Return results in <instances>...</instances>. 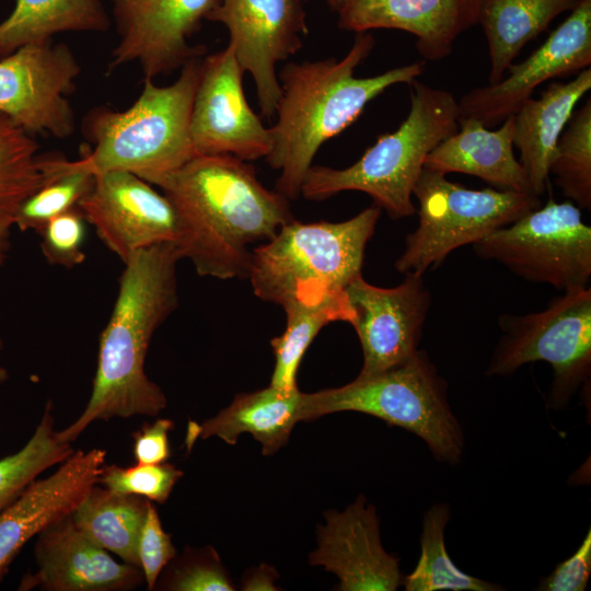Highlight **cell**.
<instances>
[{"label":"cell","instance_id":"obj_1","mask_svg":"<svg viewBox=\"0 0 591 591\" xmlns=\"http://www.w3.org/2000/svg\"><path fill=\"white\" fill-rule=\"evenodd\" d=\"M148 183L161 188L179 221L176 243L202 277L247 278L250 245L293 218L289 199L265 187L253 165L227 154H197Z\"/></svg>","mask_w":591,"mask_h":591},{"label":"cell","instance_id":"obj_2","mask_svg":"<svg viewBox=\"0 0 591 591\" xmlns=\"http://www.w3.org/2000/svg\"><path fill=\"white\" fill-rule=\"evenodd\" d=\"M176 244L139 250L125 262L109 320L100 335L91 396L81 415L58 430L72 443L96 420L157 416L166 407L161 387L144 370L155 331L178 305Z\"/></svg>","mask_w":591,"mask_h":591},{"label":"cell","instance_id":"obj_3","mask_svg":"<svg viewBox=\"0 0 591 591\" xmlns=\"http://www.w3.org/2000/svg\"><path fill=\"white\" fill-rule=\"evenodd\" d=\"M374 45L371 33H357L340 60L289 62L280 70L281 96L277 121L270 127L273 147L265 159L280 172L275 189L289 200L300 196L303 178L323 143L356 121L386 89L409 84L422 74L424 62H414L372 77H355Z\"/></svg>","mask_w":591,"mask_h":591},{"label":"cell","instance_id":"obj_4","mask_svg":"<svg viewBox=\"0 0 591 591\" xmlns=\"http://www.w3.org/2000/svg\"><path fill=\"white\" fill-rule=\"evenodd\" d=\"M202 57L187 61L170 85L143 79L140 95L126 111L91 109L82 131L92 147L83 148L78 163L92 174L126 171L149 182L197 155L190 117Z\"/></svg>","mask_w":591,"mask_h":591},{"label":"cell","instance_id":"obj_5","mask_svg":"<svg viewBox=\"0 0 591 591\" xmlns=\"http://www.w3.org/2000/svg\"><path fill=\"white\" fill-rule=\"evenodd\" d=\"M410 108L396 130L381 135L361 158L345 169L312 165L300 196L321 201L346 190L368 194L392 219L415 215L412 197L427 155L457 130L459 102L452 93L417 80Z\"/></svg>","mask_w":591,"mask_h":591},{"label":"cell","instance_id":"obj_6","mask_svg":"<svg viewBox=\"0 0 591 591\" xmlns=\"http://www.w3.org/2000/svg\"><path fill=\"white\" fill-rule=\"evenodd\" d=\"M381 209L374 204L341 222L292 219L252 250L247 278L254 294L280 305H313L341 296L361 275Z\"/></svg>","mask_w":591,"mask_h":591},{"label":"cell","instance_id":"obj_7","mask_svg":"<svg viewBox=\"0 0 591 591\" xmlns=\"http://www.w3.org/2000/svg\"><path fill=\"white\" fill-rule=\"evenodd\" d=\"M357 412L401 427L422 439L437 461L455 465L464 432L448 399V383L426 351L374 374L314 393H303L302 421Z\"/></svg>","mask_w":591,"mask_h":591},{"label":"cell","instance_id":"obj_8","mask_svg":"<svg viewBox=\"0 0 591 591\" xmlns=\"http://www.w3.org/2000/svg\"><path fill=\"white\" fill-rule=\"evenodd\" d=\"M413 196L418 225L406 236L395 262L401 274L424 275L454 250L474 244L542 205L538 196L512 190L471 189L445 174L424 167Z\"/></svg>","mask_w":591,"mask_h":591},{"label":"cell","instance_id":"obj_9","mask_svg":"<svg viewBox=\"0 0 591 591\" xmlns=\"http://www.w3.org/2000/svg\"><path fill=\"white\" fill-rule=\"evenodd\" d=\"M502 335L486 373L509 376L522 366L553 368L548 403L564 407L591 374V289L563 291L538 312L499 317Z\"/></svg>","mask_w":591,"mask_h":591},{"label":"cell","instance_id":"obj_10","mask_svg":"<svg viewBox=\"0 0 591 591\" xmlns=\"http://www.w3.org/2000/svg\"><path fill=\"white\" fill-rule=\"evenodd\" d=\"M476 254L514 275L560 291L589 287L591 228L572 201L549 198L473 244Z\"/></svg>","mask_w":591,"mask_h":591},{"label":"cell","instance_id":"obj_11","mask_svg":"<svg viewBox=\"0 0 591 591\" xmlns=\"http://www.w3.org/2000/svg\"><path fill=\"white\" fill-rule=\"evenodd\" d=\"M80 71L66 44L19 48L0 58V113L31 135L71 136L76 123L68 96Z\"/></svg>","mask_w":591,"mask_h":591},{"label":"cell","instance_id":"obj_12","mask_svg":"<svg viewBox=\"0 0 591 591\" xmlns=\"http://www.w3.org/2000/svg\"><path fill=\"white\" fill-rule=\"evenodd\" d=\"M207 20L228 28V45L254 80L263 116H275L281 96L277 63L299 51L308 33L303 1L218 0Z\"/></svg>","mask_w":591,"mask_h":591},{"label":"cell","instance_id":"obj_13","mask_svg":"<svg viewBox=\"0 0 591 591\" xmlns=\"http://www.w3.org/2000/svg\"><path fill=\"white\" fill-rule=\"evenodd\" d=\"M244 70L233 48L202 57L190 117L196 154H227L246 162L266 158L273 147L270 128L250 107Z\"/></svg>","mask_w":591,"mask_h":591},{"label":"cell","instance_id":"obj_14","mask_svg":"<svg viewBox=\"0 0 591 591\" xmlns=\"http://www.w3.org/2000/svg\"><path fill=\"white\" fill-rule=\"evenodd\" d=\"M591 65V0H579L565 21L526 59L512 63L499 82L479 86L459 102L461 117L493 127L513 115L544 82Z\"/></svg>","mask_w":591,"mask_h":591},{"label":"cell","instance_id":"obj_15","mask_svg":"<svg viewBox=\"0 0 591 591\" xmlns=\"http://www.w3.org/2000/svg\"><path fill=\"white\" fill-rule=\"evenodd\" d=\"M218 0H118L113 16L119 42L108 69L137 61L143 79L154 80L204 56L205 46H190L189 37Z\"/></svg>","mask_w":591,"mask_h":591},{"label":"cell","instance_id":"obj_16","mask_svg":"<svg viewBox=\"0 0 591 591\" xmlns=\"http://www.w3.org/2000/svg\"><path fill=\"white\" fill-rule=\"evenodd\" d=\"M78 209L123 263L139 250L176 244L179 237L178 216L171 200L130 172L94 174L93 186Z\"/></svg>","mask_w":591,"mask_h":591},{"label":"cell","instance_id":"obj_17","mask_svg":"<svg viewBox=\"0 0 591 591\" xmlns=\"http://www.w3.org/2000/svg\"><path fill=\"white\" fill-rule=\"evenodd\" d=\"M354 311L351 326L361 344L359 374L384 371L412 357L419 348L431 304L422 275L406 274L392 288L374 286L362 274L346 287Z\"/></svg>","mask_w":591,"mask_h":591},{"label":"cell","instance_id":"obj_18","mask_svg":"<svg viewBox=\"0 0 591 591\" xmlns=\"http://www.w3.org/2000/svg\"><path fill=\"white\" fill-rule=\"evenodd\" d=\"M310 564L334 572L340 591H394L403 583L399 559L381 542L376 510L363 496L343 512L327 511Z\"/></svg>","mask_w":591,"mask_h":591},{"label":"cell","instance_id":"obj_19","mask_svg":"<svg viewBox=\"0 0 591 591\" xmlns=\"http://www.w3.org/2000/svg\"><path fill=\"white\" fill-rule=\"evenodd\" d=\"M34 555L36 569L22 577L20 591H126L144 581L139 567L115 560L76 526L71 514L37 535Z\"/></svg>","mask_w":591,"mask_h":591},{"label":"cell","instance_id":"obj_20","mask_svg":"<svg viewBox=\"0 0 591 591\" xmlns=\"http://www.w3.org/2000/svg\"><path fill=\"white\" fill-rule=\"evenodd\" d=\"M106 451L74 450L51 475L36 479L0 512V581L23 546L71 514L99 482Z\"/></svg>","mask_w":591,"mask_h":591},{"label":"cell","instance_id":"obj_21","mask_svg":"<svg viewBox=\"0 0 591 591\" xmlns=\"http://www.w3.org/2000/svg\"><path fill=\"white\" fill-rule=\"evenodd\" d=\"M479 0H343L338 27L356 33L398 30L416 37L425 60L447 58L457 37L477 24Z\"/></svg>","mask_w":591,"mask_h":591},{"label":"cell","instance_id":"obj_22","mask_svg":"<svg viewBox=\"0 0 591 591\" xmlns=\"http://www.w3.org/2000/svg\"><path fill=\"white\" fill-rule=\"evenodd\" d=\"M457 124V130L427 155L424 167L445 175H474L499 189L533 194L513 152V115L495 130L472 117L460 116Z\"/></svg>","mask_w":591,"mask_h":591},{"label":"cell","instance_id":"obj_23","mask_svg":"<svg viewBox=\"0 0 591 591\" xmlns=\"http://www.w3.org/2000/svg\"><path fill=\"white\" fill-rule=\"evenodd\" d=\"M591 89V68L568 82H553L513 114V147L535 196L545 193L557 141L580 99Z\"/></svg>","mask_w":591,"mask_h":591},{"label":"cell","instance_id":"obj_24","mask_svg":"<svg viewBox=\"0 0 591 591\" xmlns=\"http://www.w3.org/2000/svg\"><path fill=\"white\" fill-rule=\"evenodd\" d=\"M303 393L273 385L237 394L232 403L201 425L188 428L187 444L197 438L218 437L234 445L242 433H251L262 444L264 455L286 445L294 425L302 421Z\"/></svg>","mask_w":591,"mask_h":591},{"label":"cell","instance_id":"obj_25","mask_svg":"<svg viewBox=\"0 0 591 591\" xmlns=\"http://www.w3.org/2000/svg\"><path fill=\"white\" fill-rule=\"evenodd\" d=\"M579 0H479L477 24L488 45V84L499 82L522 48Z\"/></svg>","mask_w":591,"mask_h":591},{"label":"cell","instance_id":"obj_26","mask_svg":"<svg viewBox=\"0 0 591 591\" xmlns=\"http://www.w3.org/2000/svg\"><path fill=\"white\" fill-rule=\"evenodd\" d=\"M109 18L101 0H15L0 22V58L21 47L50 42L65 32H105Z\"/></svg>","mask_w":591,"mask_h":591},{"label":"cell","instance_id":"obj_27","mask_svg":"<svg viewBox=\"0 0 591 591\" xmlns=\"http://www.w3.org/2000/svg\"><path fill=\"white\" fill-rule=\"evenodd\" d=\"M149 502L143 497L116 494L95 484L71 519L99 546L139 567L138 543Z\"/></svg>","mask_w":591,"mask_h":591},{"label":"cell","instance_id":"obj_28","mask_svg":"<svg viewBox=\"0 0 591 591\" xmlns=\"http://www.w3.org/2000/svg\"><path fill=\"white\" fill-rule=\"evenodd\" d=\"M285 331L270 340L275 366L270 385L285 391L298 389L300 362L316 335L333 322L351 324L354 311L345 292L313 305H292L283 309Z\"/></svg>","mask_w":591,"mask_h":591},{"label":"cell","instance_id":"obj_29","mask_svg":"<svg viewBox=\"0 0 591 591\" xmlns=\"http://www.w3.org/2000/svg\"><path fill=\"white\" fill-rule=\"evenodd\" d=\"M450 519V506L437 503L424 514L420 534V556L414 570L403 577L406 591H498L501 586L462 571L450 558L444 531Z\"/></svg>","mask_w":591,"mask_h":591},{"label":"cell","instance_id":"obj_30","mask_svg":"<svg viewBox=\"0 0 591 591\" xmlns=\"http://www.w3.org/2000/svg\"><path fill=\"white\" fill-rule=\"evenodd\" d=\"M31 134L0 113V220H10L21 204L50 176Z\"/></svg>","mask_w":591,"mask_h":591},{"label":"cell","instance_id":"obj_31","mask_svg":"<svg viewBox=\"0 0 591 591\" xmlns=\"http://www.w3.org/2000/svg\"><path fill=\"white\" fill-rule=\"evenodd\" d=\"M50 176L28 196L14 216V225L21 231L39 233L53 218L78 207L94 183V174L78 161L47 154Z\"/></svg>","mask_w":591,"mask_h":591},{"label":"cell","instance_id":"obj_32","mask_svg":"<svg viewBox=\"0 0 591 591\" xmlns=\"http://www.w3.org/2000/svg\"><path fill=\"white\" fill-rule=\"evenodd\" d=\"M74 452L60 441L55 429L53 406L47 402L28 441L15 453L0 460V512L11 505L37 477Z\"/></svg>","mask_w":591,"mask_h":591},{"label":"cell","instance_id":"obj_33","mask_svg":"<svg viewBox=\"0 0 591 591\" xmlns=\"http://www.w3.org/2000/svg\"><path fill=\"white\" fill-rule=\"evenodd\" d=\"M565 197L591 209V100L572 113L563 130L549 166V175Z\"/></svg>","mask_w":591,"mask_h":591},{"label":"cell","instance_id":"obj_34","mask_svg":"<svg viewBox=\"0 0 591 591\" xmlns=\"http://www.w3.org/2000/svg\"><path fill=\"white\" fill-rule=\"evenodd\" d=\"M183 472L170 463L136 464L130 467L104 465L97 484L120 495H137L164 503Z\"/></svg>","mask_w":591,"mask_h":591},{"label":"cell","instance_id":"obj_35","mask_svg":"<svg viewBox=\"0 0 591 591\" xmlns=\"http://www.w3.org/2000/svg\"><path fill=\"white\" fill-rule=\"evenodd\" d=\"M85 222L77 207L45 224L38 234L43 255L49 264L73 268L84 262Z\"/></svg>","mask_w":591,"mask_h":591},{"label":"cell","instance_id":"obj_36","mask_svg":"<svg viewBox=\"0 0 591 591\" xmlns=\"http://www.w3.org/2000/svg\"><path fill=\"white\" fill-rule=\"evenodd\" d=\"M166 589L177 591H233L225 569L215 551L187 558L170 572Z\"/></svg>","mask_w":591,"mask_h":591},{"label":"cell","instance_id":"obj_37","mask_svg":"<svg viewBox=\"0 0 591 591\" xmlns=\"http://www.w3.org/2000/svg\"><path fill=\"white\" fill-rule=\"evenodd\" d=\"M175 555L171 535L163 530L159 513L150 501L138 543L139 568L149 590L155 587L160 573Z\"/></svg>","mask_w":591,"mask_h":591},{"label":"cell","instance_id":"obj_38","mask_svg":"<svg viewBox=\"0 0 591 591\" xmlns=\"http://www.w3.org/2000/svg\"><path fill=\"white\" fill-rule=\"evenodd\" d=\"M591 573V531L589 530L577 551L559 563L546 577L542 578L540 591H583Z\"/></svg>","mask_w":591,"mask_h":591},{"label":"cell","instance_id":"obj_39","mask_svg":"<svg viewBox=\"0 0 591 591\" xmlns=\"http://www.w3.org/2000/svg\"><path fill=\"white\" fill-rule=\"evenodd\" d=\"M174 428L171 419L160 418L143 425L134 434L132 454L136 464H159L171 455L169 432Z\"/></svg>","mask_w":591,"mask_h":591},{"label":"cell","instance_id":"obj_40","mask_svg":"<svg viewBox=\"0 0 591 591\" xmlns=\"http://www.w3.org/2000/svg\"><path fill=\"white\" fill-rule=\"evenodd\" d=\"M277 572L274 568L262 565L252 570L242 581V589L247 591L256 590H277L274 586V580L277 578Z\"/></svg>","mask_w":591,"mask_h":591},{"label":"cell","instance_id":"obj_41","mask_svg":"<svg viewBox=\"0 0 591 591\" xmlns=\"http://www.w3.org/2000/svg\"><path fill=\"white\" fill-rule=\"evenodd\" d=\"M10 220H0V266L5 262L10 247V229L13 227Z\"/></svg>","mask_w":591,"mask_h":591},{"label":"cell","instance_id":"obj_42","mask_svg":"<svg viewBox=\"0 0 591 591\" xmlns=\"http://www.w3.org/2000/svg\"><path fill=\"white\" fill-rule=\"evenodd\" d=\"M326 4L334 11L337 12L341 5L343 0H324Z\"/></svg>","mask_w":591,"mask_h":591},{"label":"cell","instance_id":"obj_43","mask_svg":"<svg viewBox=\"0 0 591 591\" xmlns=\"http://www.w3.org/2000/svg\"><path fill=\"white\" fill-rule=\"evenodd\" d=\"M2 347V341L0 340V348ZM9 374L8 371L2 364L0 363V383L5 381L8 379Z\"/></svg>","mask_w":591,"mask_h":591},{"label":"cell","instance_id":"obj_44","mask_svg":"<svg viewBox=\"0 0 591 591\" xmlns=\"http://www.w3.org/2000/svg\"><path fill=\"white\" fill-rule=\"evenodd\" d=\"M111 1L116 2V1H118V0H111Z\"/></svg>","mask_w":591,"mask_h":591}]
</instances>
